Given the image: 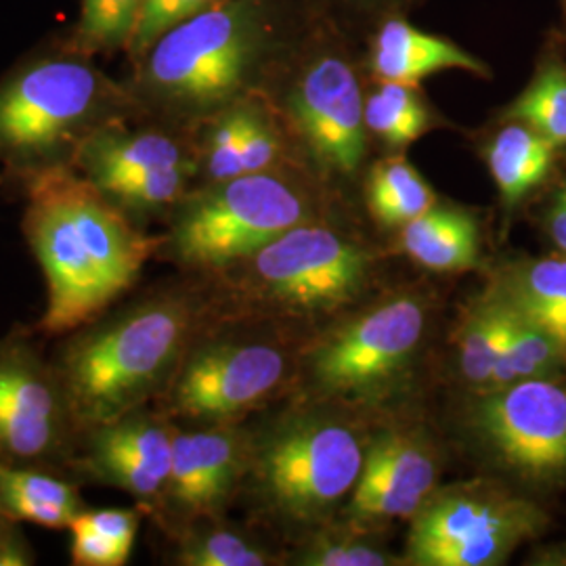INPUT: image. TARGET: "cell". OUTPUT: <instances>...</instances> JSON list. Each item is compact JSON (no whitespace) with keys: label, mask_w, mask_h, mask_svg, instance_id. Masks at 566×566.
<instances>
[{"label":"cell","mask_w":566,"mask_h":566,"mask_svg":"<svg viewBox=\"0 0 566 566\" xmlns=\"http://www.w3.org/2000/svg\"><path fill=\"white\" fill-rule=\"evenodd\" d=\"M21 227L46 282L39 322L46 336L70 334L102 317L164 243L70 166L30 177Z\"/></svg>","instance_id":"cell-1"},{"label":"cell","mask_w":566,"mask_h":566,"mask_svg":"<svg viewBox=\"0 0 566 566\" xmlns=\"http://www.w3.org/2000/svg\"><path fill=\"white\" fill-rule=\"evenodd\" d=\"M193 329V308L172 294L105 311L70 332L53 365L78 430L142 409L170 386Z\"/></svg>","instance_id":"cell-2"},{"label":"cell","mask_w":566,"mask_h":566,"mask_svg":"<svg viewBox=\"0 0 566 566\" xmlns=\"http://www.w3.org/2000/svg\"><path fill=\"white\" fill-rule=\"evenodd\" d=\"M294 34L271 0H217L149 46L143 84L172 112H224L263 67L294 51Z\"/></svg>","instance_id":"cell-3"},{"label":"cell","mask_w":566,"mask_h":566,"mask_svg":"<svg viewBox=\"0 0 566 566\" xmlns=\"http://www.w3.org/2000/svg\"><path fill=\"white\" fill-rule=\"evenodd\" d=\"M118 107L112 88L91 65L46 60L0 86V160L36 175L74 158Z\"/></svg>","instance_id":"cell-4"},{"label":"cell","mask_w":566,"mask_h":566,"mask_svg":"<svg viewBox=\"0 0 566 566\" xmlns=\"http://www.w3.org/2000/svg\"><path fill=\"white\" fill-rule=\"evenodd\" d=\"M304 214L303 198L290 182L269 172L242 175L181 200L164 243L187 266L229 269L303 224Z\"/></svg>","instance_id":"cell-5"},{"label":"cell","mask_w":566,"mask_h":566,"mask_svg":"<svg viewBox=\"0 0 566 566\" xmlns=\"http://www.w3.org/2000/svg\"><path fill=\"white\" fill-rule=\"evenodd\" d=\"M546 514L521 497L486 485L430 493L411 516L407 563L418 566H495L546 528Z\"/></svg>","instance_id":"cell-6"},{"label":"cell","mask_w":566,"mask_h":566,"mask_svg":"<svg viewBox=\"0 0 566 566\" xmlns=\"http://www.w3.org/2000/svg\"><path fill=\"white\" fill-rule=\"evenodd\" d=\"M364 458L353 430L325 420H298L269 434L250 453V464L264 497L282 514L317 521L355 489Z\"/></svg>","instance_id":"cell-7"},{"label":"cell","mask_w":566,"mask_h":566,"mask_svg":"<svg viewBox=\"0 0 566 566\" xmlns=\"http://www.w3.org/2000/svg\"><path fill=\"white\" fill-rule=\"evenodd\" d=\"M78 434L53 361L21 332L0 338V464L65 474Z\"/></svg>","instance_id":"cell-8"},{"label":"cell","mask_w":566,"mask_h":566,"mask_svg":"<svg viewBox=\"0 0 566 566\" xmlns=\"http://www.w3.org/2000/svg\"><path fill=\"white\" fill-rule=\"evenodd\" d=\"M283 374L285 359L273 344L210 340L185 353L166 390V407L179 418L224 424L263 403Z\"/></svg>","instance_id":"cell-9"},{"label":"cell","mask_w":566,"mask_h":566,"mask_svg":"<svg viewBox=\"0 0 566 566\" xmlns=\"http://www.w3.org/2000/svg\"><path fill=\"white\" fill-rule=\"evenodd\" d=\"M472 426L500 464L546 483L566 476V390L544 378L493 388Z\"/></svg>","instance_id":"cell-10"},{"label":"cell","mask_w":566,"mask_h":566,"mask_svg":"<svg viewBox=\"0 0 566 566\" xmlns=\"http://www.w3.org/2000/svg\"><path fill=\"white\" fill-rule=\"evenodd\" d=\"M250 282L280 303L329 308L364 287L367 254L324 227L296 224L242 261Z\"/></svg>","instance_id":"cell-11"},{"label":"cell","mask_w":566,"mask_h":566,"mask_svg":"<svg viewBox=\"0 0 566 566\" xmlns=\"http://www.w3.org/2000/svg\"><path fill=\"white\" fill-rule=\"evenodd\" d=\"M292 120L325 172L350 177L365 158V99L340 53H313L287 95Z\"/></svg>","instance_id":"cell-12"},{"label":"cell","mask_w":566,"mask_h":566,"mask_svg":"<svg viewBox=\"0 0 566 566\" xmlns=\"http://www.w3.org/2000/svg\"><path fill=\"white\" fill-rule=\"evenodd\" d=\"M175 432L160 416L135 409L114 422L81 430L67 472L78 483L114 486L143 506L160 507Z\"/></svg>","instance_id":"cell-13"},{"label":"cell","mask_w":566,"mask_h":566,"mask_svg":"<svg viewBox=\"0 0 566 566\" xmlns=\"http://www.w3.org/2000/svg\"><path fill=\"white\" fill-rule=\"evenodd\" d=\"M424 306L395 298L336 332L313 357V374L334 392H359L392 378L424 334Z\"/></svg>","instance_id":"cell-14"},{"label":"cell","mask_w":566,"mask_h":566,"mask_svg":"<svg viewBox=\"0 0 566 566\" xmlns=\"http://www.w3.org/2000/svg\"><path fill=\"white\" fill-rule=\"evenodd\" d=\"M248 465V446L231 426L177 430L160 506L182 518L214 516L233 495Z\"/></svg>","instance_id":"cell-15"},{"label":"cell","mask_w":566,"mask_h":566,"mask_svg":"<svg viewBox=\"0 0 566 566\" xmlns=\"http://www.w3.org/2000/svg\"><path fill=\"white\" fill-rule=\"evenodd\" d=\"M434 481L437 465L422 446L401 434H382L365 453L350 510L361 518H411Z\"/></svg>","instance_id":"cell-16"},{"label":"cell","mask_w":566,"mask_h":566,"mask_svg":"<svg viewBox=\"0 0 566 566\" xmlns=\"http://www.w3.org/2000/svg\"><path fill=\"white\" fill-rule=\"evenodd\" d=\"M371 70L380 82L409 86L447 70L489 76L485 63L460 44L428 34L401 18L380 23L371 44Z\"/></svg>","instance_id":"cell-17"},{"label":"cell","mask_w":566,"mask_h":566,"mask_svg":"<svg viewBox=\"0 0 566 566\" xmlns=\"http://www.w3.org/2000/svg\"><path fill=\"white\" fill-rule=\"evenodd\" d=\"M193 164L175 137L158 130H124L109 122L82 143L74 166L99 189L149 170Z\"/></svg>","instance_id":"cell-18"},{"label":"cell","mask_w":566,"mask_h":566,"mask_svg":"<svg viewBox=\"0 0 566 566\" xmlns=\"http://www.w3.org/2000/svg\"><path fill=\"white\" fill-rule=\"evenodd\" d=\"M61 474L34 465L0 464V516L18 525L70 528L86 504L81 483Z\"/></svg>","instance_id":"cell-19"},{"label":"cell","mask_w":566,"mask_h":566,"mask_svg":"<svg viewBox=\"0 0 566 566\" xmlns=\"http://www.w3.org/2000/svg\"><path fill=\"white\" fill-rule=\"evenodd\" d=\"M401 245L426 269L458 271L476 263L479 229L465 212L434 206L403 224Z\"/></svg>","instance_id":"cell-20"},{"label":"cell","mask_w":566,"mask_h":566,"mask_svg":"<svg viewBox=\"0 0 566 566\" xmlns=\"http://www.w3.org/2000/svg\"><path fill=\"white\" fill-rule=\"evenodd\" d=\"M556 145L525 124L502 128L486 147V164L507 208L544 181L554 160Z\"/></svg>","instance_id":"cell-21"},{"label":"cell","mask_w":566,"mask_h":566,"mask_svg":"<svg viewBox=\"0 0 566 566\" xmlns=\"http://www.w3.org/2000/svg\"><path fill=\"white\" fill-rule=\"evenodd\" d=\"M142 518L143 512L137 507H86L70 525L72 565H126L137 542Z\"/></svg>","instance_id":"cell-22"},{"label":"cell","mask_w":566,"mask_h":566,"mask_svg":"<svg viewBox=\"0 0 566 566\" xmlns=\"http://www.w3.org/2000/svg\"><path fill=\"white\" fill-rule=\"evenodd\" d=\"M506 303L510 308V336L504 353L493 367L489 385L491 388L544 378L547 374L556 371L566 359V348L563 344L542 325L528 319L525 313H521L507 298Z\"/></svg>","instance_id":"cell-23"},{"label":"cell","mask_w":566,"mask_h":566,"mask_svg":"<svg viewBox=\"0 0 566 566\" xmlns=\"http://www.w3.org/2000/svg\"><path fill=\"white\" fill-rule=\"evenodd\" d=\"M500 292L566 348V261L521 266Z\"/></svg>","instance_id":"cell-24"},{"label":"cell","mask_w":566,"mask_h":566,"mask_svg":"<svg viewBox=\"0 0 566 566\" xmlns=\"http://www.w3.org/2000/svg\"><path fill=\"white\" fill-rule=\"evenodd\" d=\"M510 308L500 292L474 304L460 329V367L472 385L489 386L493 367L506 348Z\"/></svg>","instance_id":"cell-25"},{"label":"cell","mask_w":566,"mask_h":566,"mask_svg":"<svg viewBox=\"0 0 566 566\" xmlns=\"http://www.w3.org/2000/svg\"><path fill=\"white\" fill-rule=\"evenodd\" d=\"M367 202L380 223L403 227L434 208L437 198L411 164L403 158H392L374 168L367 187Z\"/></svg>","instance_id":"cell-26"},{"label":"cell","mask_w":566,"mask_h":566,"mask_svg":"<svg viewBox=\"0 0 566 566\" xmlns=\"http://www.w3.org/2000/svg\"><path fill=\"white\" fill-rule=\"evenodd\" d=\"M365 126L388 145L405 147L424 135L430 116L413 86L382 82L365 99Z\"/></svg>","instance_id":"cell-27"},{"label":"cell","mask_w":566,"mask_h":566,"mask_svg":"<svg viewBox=\"0 0 566 566\" xmlns=\"http://www.w3.org/2000/svg\"><path fill=\"white\" fill-rule=\"evenodd\" d=\"M506 118L521 122L556 147L566 145V72L547 67L512 102Z\"/></svg>","instance_id":"cell-28"},{"label":"cell","mask_w":566,"mask_h":566,"mask_svg":"<svg viewBox=\"0 0 566 566\" xmlns=\"http://www.w3.org/2000/svg\"><path fill=\"white\" fill-rule=\"evenodd\" d=\"M193 170V164L158 168L124 181L112 182L103 187L102 191L122 212H126L133 223H137V219L181 202Z\"/></svg>","instance_id":"cell-29"},{"label":"cell","mask_w":566,"mask_h":566,"mask_svg":"<svg viewBox=\"0 0 566 566\" xmlns=\"http://www.w3.org/2000/svg\"><path fill=\"white\" fill-rule=\"evenodd\" d=\"M177 563L185 566H264L269 552L243 533L224 526L193 528L179 544Z\"/></svg>","instance_id":"cell-30"},{"label":"cell","mask_w":566,"mask_h":566,"mask_svg":"<svg viewBox=\"0 0 566 566\" xmlns=\"http://www.w3.org/2000/svg\"><path fill=\"white\" fill-rule=\"evenodd\" d=\"M143 0H82L78 39L93 49H112L130 42Z\"/></svg>","instance_id":"cell-31"},{"label":"cell","mask_w":566,"mask_h":566,"mask_svg":"<svg viewBox=\"0 0 566 566\" xmlns=\"http://www.w3.org/2000/svg\"><path fill=\"white\" fill-rule=\"evenodd\" d=\"M242 107H229L214 122L208 149H206V172L212 182L231 181L245 175L242 164Z\"/></svg>","instance_id":"cell-32"},{"label":"cell","mask_w":566,"mask_h":566,"mask_svg":"<svg viewBox=\"0 0 566 566\" xmlns=\"http://www.w3.org/2000/svg\"><path fill=\"white\" fill-rule=\"evenodd\" d=\"M212 2L214 0H143L137 28L130 39L133 49H149L154 42L160 41L166 32L193 18Z\"/></svg>","instance_id":"cell-33"},{"label":"cell","mask_w":566,"mask_h":566,"mask_svg":"<svg viewBox=\"0 0 566 566\" xmlns=\"http://www.w3.org/2000/svg\"><path fill=\"white\" fill-rule=\"evenodd\" d=\"M301 565L385 566L390 565V556L364 539L350 535H334L315 542L311 549H306L301 556Z\"/></svg>","instance_id":"cell-34"},{"label":"cell","mask_w":566,"mask_h":566,"mask_svg":"<svg viewBox=\"0 0 566 566\" xmlns=\"http://www.w3.org/2000/svg\"><path fill=\"white\" fill-rule=\"evenodd\" d=\"M242 164L245 175L269 172L277 160L280 143L263 116L250 107H242Z\"/></svg>","instance_id":"cell-35"},{"label":"cell","mask_w":566,"mask_h":566,"mask_svg":"<svg viewBox=\"0 0 566 566\" xmlns=\"http://www.w3.org/2000/svg\"><path fill=\"white\" fill-rule=\"evenodd\" d=\"M325 7L350 21H380L399 18L407 9L424 0H324Z\"/></svg>","instance_id":"cell-36"},{"label":"cell","mask_w":566,"mask_h":566,"mask_svg":"<svg viewBox=\"0 0 566 566\" xmlns=\"http://www.w3.org/2000/svg\"><path fill=\"white\" fill-rule=\"evenodd\" d=\"M34 563V552L25 542L20 526L9 523L0 531V566H30Z\"/></svg>","instance_id":"cell-37"},{"label":"cell","mask_w":566,"mask_h":566,"mask_svg":"<svg viewBox=\"0 0 566 566\" xmlns=\"http://www.w3.org/2000/svg\"><path fill=\"white\" fill-rule=\"evenodd\" d=\"M547 229H549V235H552L554 243L563 252H566V185L552 203V210H549V217H547Z\"/></svg>","instance_id":"cell-38"},{"label":"cell","mask_w":566,"mask_h":566,"mask_svg":"<svg viewBox=\"0 0 566 566\" xmlns=\"http://www.w3.org/2000/svg\"><path fill=\"white\" fill-rule=\"evenodd\" d=\"M9 523H11V521H7V518H2V516H0V531H2L4 526L9 525Z\"/></svg>","instance_id":"cell-39"},{"label":"cell","mask_w":566,"mask_h":566,"mask_svg":"<svg viewBox=\"0 0 566 566\" xmlns=\"http://www.w3.org/2000/svg\"><path fill=\"white\" fill-rule=\"evenodd\" d=\"M214 2H217V0H214Z\"/></svg>","instance_id":"cell-40"}]
</instances>
